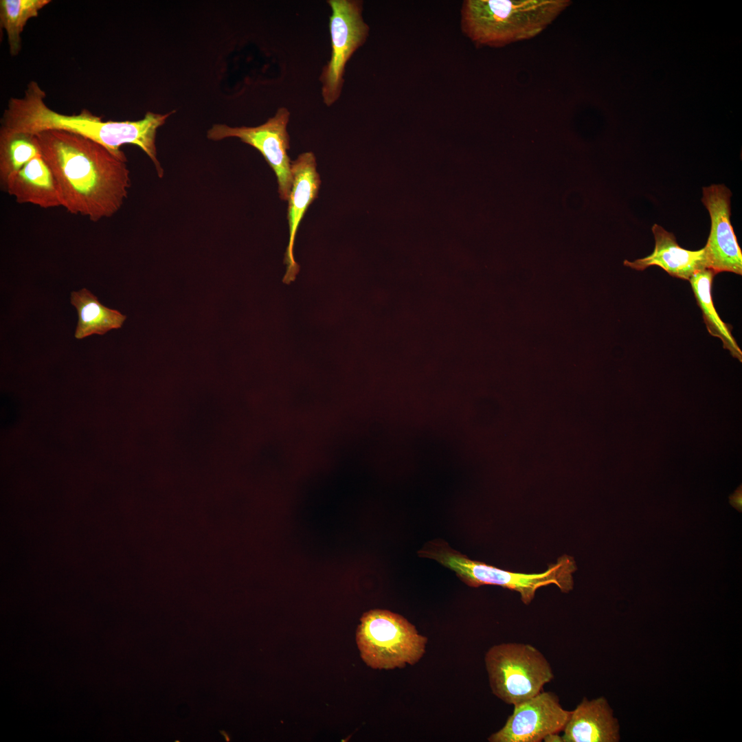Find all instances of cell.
<instances>
[{
  "label": "cell",
  "mask_w": 742,
  "mask_h": 742,
  "mask_svg": "<svg viewBox=\"0 0 742 742\" xmlns=\"http://www.w3.org/2000/svg\"><path fill=\"white\" fill-rule=\"evenodd\" d=\"M35 135L40 154L54 177L61 206L93 222L118 212L131 187L126 161L76 133L48 130Z\"/></svg>",
  "instance_id": "cell-1"
},
{
  "label": "cell",
  "mask_w": 742,
  "mask_h": 742,
  "mask_svg": "<svg viewBox=\"0 0 742 742\" xmlns=\"http://www.w3.org/2000/svg\"><path fill=\"white\" fill-rule=\"evenodd\" d=\"M45 96L38 84L31 81L23 96L8 100L1 127L34 135L48 130L76 133L103 145L126 162V157L120 147L133 144L147 155L158 177H163L164 169L157 159L156 135L175 111L165 114L148 111L142 119L135 121H104L86 109L72 115L56 112L45 104Z\"/></svg>",
  "instance_id": "cell-2"
},
{
  "label": "cell",
  "mask_w": 742,
  "mask_h": 742,
  "mask_svg": "<svg viewBox=\"0 0 742 742\" xmlns=\"http://www.w3.org/2000/svg\"><path fill=\"white\" fill-rule=\"evenodd\" d=\"M570 0H467L461 10L463 32L477 45L504 47L539 34Z\"/></svg>",
  "instance_id": "cell-3"
},
{
  "label": "cell",
  "mask_w": 742,
  "mask_h": 742,
  "mask_svg": "<svg viewBox=\"0 0 742 742\" xmlns=\"http://www.w3.org/2000/svg\"><path fill=\"white\" fill-rule=\"evenodd\" d=\"M420 556L435 559L453 570L465 584L477 587L484 585H498L518 592L521 601L529 605L537 591L543 587L555 585L563 593L574 588L573 574L577 570L574 558L564 554L549 565L543 572L526 574L503 570L466 556L444 546H434L420 551Z\"/></svg>",
  "instance_id": "cell-4"
},
{
  "label": "cell",
  "mask_w": 742,
  "mask_h": 742,
  "mask_svg": "<svg viewBox=\"0 0 742 742\" xmlns=\"http://www.w3.org/2000/svg\"><path fill=\"white\" fill-rule=\"evenodd\" d=\"M356 642L368 666L394 669L418 662L425 652L427 638L403 616L377 609L361 617Z\"/></svg>",
  "instance_id": "cell-5"
},
{
  "label": "cell",
  "mask_w": 742,
  "mask_h": 742,
  "mask_svg": "<svg viewBox=\"0 0 742 742\" xmlns=\"http://www.w3.org/2000/svg\"><path fill=\"white\" fill-rule=\"evenodd\" d=\"M484 662L493 693L513 706L538 695L554 678L546 657L529 644H495L486 651Z\"/></svg>",
  "instance_id": "cell-6"
},
{
  "label": "cell",
  "mask_w": 742,
  "mask_h": 742,
  "mask_svg": "<svg viewBox=\"0 0 742 742\" xmlns=\"http://www.w3.org/2000/svg\"><path fill=\"white\" fill-rule=\"evenodd\" d=\"M328 3L332 10L329 19L331 56L319 79L324 102L330 106L341 95L346 65L366 41L369 27L362 17L361 1L330 0Z\"/></svg>",
  "instance_id": "cell-7"
},
{
  "label": "cell",
  "mask_w": 742,
  "mask_h": 742,
  "mask_svg": "<svg viewBox=\"0 0 742 742\" xmlns=\"http://www.w3.org/2000/svg\"><path fill=\"white\" fill-rule=\"evenodd\" d=\"M289 117L288 109L281 107L273 117L258 126L231 127L216 124L208 130L207 137L213 141L237 137L258 150L277 177L280 198L288 201L293 181L291 161L287 154L290 148L286 131Z\"/></svg>",
  "instance_id": "cell-8"
},
{
  "label": "cell",
  "mask_w": 742,
  "mask_h": 742,
  "mask_svg": "<svg viewBox=\"0 0 742 742\" xmlns=\"http://www.w3.org/2000/svg\"><path fill=\"white\" fill-rule=\"evenodd\" d=\"M570 712L552 692L541 691L514 706L504 726L492 734L490 742H541L546 736L563 731Z\"/></svg>",
  "instance_id": "cell-9"
},
{
  "label": "cell",
  "mask_w": 742,
  "mask_h": 742,
  "mask_svg": "<svg viewBox=\"0 0 742 742\" xmlns=\"http://www.w3.org/2000/svg\"><path fill=\"white\" fill-rule=\"evenodd\" d=\"M730 190L724 185L703 188L701 201L708 210L711 227L704 247L707 269L742 274V252L730 222Z\"/></svg>",
  "instance_id": "cell-10"
},
{
  "label": "cell",
  "mask_w": 742,
  "mask_h": 742,
  "mask_svg": "<svg viewBox=\"0 0 742 742\" xmlns=\"http://www.w3.org/2000/svg\"><path fill=\"white\" fill-rule=\"evenodd\" d=\"M316 167L315 157L312 152L303 153L291 161L293 181L288 199L289 240L284 260L286 265L284 282L293 281L299 272V265L294 259L293 247L299 225L319 193L321 180Z\"/></svg>",
  "instance_id": "cell-11"
},
{
  "label": "cell",
  "mask_w": 742,
  "mask_h": 742,
  "mask_svg": "<svg viewBox=\"0 0 742 742\" xmlns=\"http://www.w3.org/2000/svg\"><path fill=\"white\" fill-rule=\"evenodd\" d=\"M651 230L655 238L653 253L633 262L626 260L624 261L625 266L643 271L656 265L670 276L685 280H689L696 272L707 269L704 248L696 251L682 248L677 244L673 234L657 224H654Z\"/></svg>",
  "instance_id": "cell-12"
},
{
  "label": "cell",
  "mask_w": 742,
  "mask_h": 742,
  "mask_svg": "<svg viewBox=\"0 0 742 742\" xmlns=\"http://www.w3.org/2000/svg\"><path fill=\"white\" fill-rule=\"evenodd\" d=\"M563 742H617L619 724L607 699L584 697L570 712L563 730Z\"/></svg>",
  "instance_id": "cell-13"
},
{
  "label": "cell",
  "mask_w": 742,
  "mask_h": 742,
  "mask_svg": "<svg viewBox=\"0 0 742 742\" xmlns=\"http://www.w3.org/2000/svg\"><path fill=\"white\" fill-rule=\"evenodd\" d=\"M3 190L19 203L45 209L61 206L54 177L41 154L12 175Z\"/></svg>",
  "instance_id": "cell-14"
},
{
  "label": "cell",
  "mask_w": 742,
  "mask_h": 742,
  "mask_svg": "<svg viewBox=\"0 0 742 742\" xmlns=\"http://www.w3.org/2000/svg\"><path fill=\"white\" fill-rule=\"evenodd\" d=\"M70 300L78 315L74 333L76 339H81L94 334L104 335L112 329L120 328L126 319V316L119 311L101 304L98 297L85 288L71 292Z\"/></svg>",
  "instance_id": "cell-15"
},
{
  "label": "cell",
  "mask_w": 742,
  "mask_h": 742,
  "mask_svg": "<svg viewBox=\"0 0 742 742\" xmlns=\"http://www.w3.org/2000/svg\"><path fill=\"white\" fill-rule=\"evenodd\" d=\"M715 275L712 270L704 269L696 272L688 281L702 311L708 331L712 336L720 339L723 348L741 362L742 351L732 335L729 326L721 320L713 304L712 284Z\"/></svg>",
  "instance_id": "cell-16"
},
{
  "label": "cell",
  "mask_w": 742,
  "mask_h": 742,
  "mask_svg": "<svg viewBox=\"0 0 742 742\" xmlns=\"http://www.w3.org/2000/svg\"><path fill=\"white\" fill-rule=\"evenodd\" d=\"M40 154L36 135L0 128V182L8 179Z\"/></svg>",
  "instance_id": "cell-17"
},
{
  "label": "cell",
  "mask_w": 742,
  "mask_h": 742,
  "mask_svg": "<svg viewBox=\"0 0 742 742\" xmlns=\"http://www.w3.org/2000/svg\"><path fill=\"white\" fill-rule=\"evenodd\" d=\"M50 2V0L0 1V27L6 32L11 56H15L21 51V34L27 21L36 17L39 11Z\"/></svg>",
  "instance_id": "cell-18"
},
{
  "label": "cell",
  "mask_w": 742,
  "mask_h": 742,
  "mask_svg": "<svg viewBox=\"0 0 742 742\" xmlns=\"http://www.w3.org/2000/svg\"><path fill=\"white\" fill-rule=\"evenodd\" d=\"M730 505L739 512L742 511V486L740 485L736 491L729 496Z\"/></svg>",
  "instance_id": "cell-19"
},
{
  "label": "cell",
  "mask_w": 742,
  "mask_h": 742,
  "mask_svg": "<svg viewBox=\"0 0 742 742\" xmlns=\"http://www.w3.org/2000/svg\"><path fill=\"white\" fill-rule=\"evenodd\" d=\"M545 742H563L562 736L558 733L549 734L543 740Z\"/></svg>",
  "instance_id": "cell-20"
}]
</instances>
